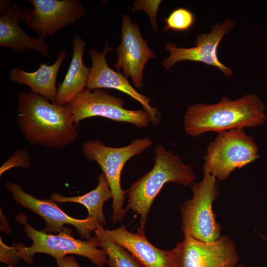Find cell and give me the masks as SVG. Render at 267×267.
Here are the masks:
<instances>
[{
    "mask_svg": "<svg viewBox=\"0 0 267 267\" xmlns=\"http://www.w3.org/2000/svg\"><path fill=\"white\" fill-rule=\"evenodd\" d=\"M31 157L25 150L14 151L0 168V176L6 171L14 167L27 169L30 165Z\"/></svg>",
    "mask_w": 267,
    "mask_h": 267,
    "instance_id": "obj_22",
    "label": "cell"
},
{
    "mask_svg": "<svg viewBox=\"0 0 267 267\" xmlns=\"http://www.w3.org/2000/svg\"><path fill=\"white\" fill-rule=\"evenodd\" d=\"M16 221L24 225L25 235L33 243L30 247L23 244L13 246L15 254L29 265L33 263V257L37 253L48 254L56 259L75 254L88 258L97 266L106 264L107 257L102 249L97 248L98 242L95 237L88 241L76 239L72 235V229L66 226L57 235L38 230L28 223L23 213L17 215Z\"/></svg>",
    "mask_w": 267,
    "mask_h": 267,
    "instance_id": "obj_4",
    "label": "cell"
},
{
    "mask_svg": "<svg viewBox=\"0 0 267 267\" xmlns=\"http://www.w3.org/2000/svg\"><path fill=\"white\" fill-rule=\"evenodd\" d=\"M258 148L254 137L244 129H235L218 133L214 140L209 144L205 163L204 174H211L219 180H225L236 169L258 159Z\"/></svg>",
    "mask_w": 267,
    "mask_h": 267,
    "instance_id": "obj_6",
    "label": "cell"
},
{
    "mask_svg": "<svg viewBox=\"0 0 267 267\" xmlns=\"http://www.w3.org/2000/svg\"><path fill=\"white\" fill-rule=\"evenodd\" d=\"M266 111L265 103L256 94L234 100L223 96L216 104L189 105L183 117L184 129L190 136L198 137L208 132L255 127L266 121Z\"/></svg>",
    "mask_w": 267,
    "mask_h": 267,
    "instance_id": "obj_2",
    "label": "cell"
},
{
    "mask_svg": "<svg viewBox=\"0 0 267 267\" xmlns=\"http://www.w3.org/2000/svg\"><path fill=\"white\" fill-rule=\"evenodd\" d=\"M94 232L98 247L107 257L106 264L109 267H144L129 251L114 243L103 226H99Z\"/></svg>",
    "mask_w": 267,
    "mask_h": 267,
    "instance_id": "obj_20",
    "label": "cell"
},
{
    "mask_svg": "<svg viewBox=\"0 0 267 267\" xmlns=\"http://www.w3.org/2000/svg\"><path fill=\"white\" fill-rule=\"evenodd\" d=\"M73 54L68 71L57 88L56 103L67 105L84 91L87 85L90 68L83 60L86 42L79 35L72 39Z\"/></svg>",
    "mask_w": 267,
    "mask_h": 267,
    "instance_id": "obj_18",
    "label": "cell"
},
{
    "mask_svg": "<svg viewBox=\"0 0 267 267\" xmlns=\"http://www.w3.org/2000/svg\"><path fill=\"white\" fill-rule=\"evenodd\" d=\"M66 56V51L61 50L53 64L49 65L42 63L34 72L25 71L18 67L11 68L9 70V80L19 85H26L33 92L44 97L53 103H56L57 77Z\"/></svg>",
    "mask_w": 267,
    "mask_h": 267,
    "instance_id": "obj_17",
    "label": "cell"
},
{
    "mask_svg": "<svg viewBox=\"0 0 267 267\" xmlns=\"http://www.w3.org/2000/svg\"><path fill=\"white\" fill-rule=\"evenodd\" d=\"M33 9L26 8L24 21L39 38L53 36L57 31L73 24L86 12L79 0H28Z\"/></svg>",
    "mask_w": 267,
    "mask_h": 267,
    "instance_id": "obj_10",
    "label": "cell"
},
{
    "mask_svg": "<svg viewBox=\"0 0 267 267\" xmlns=\"http://www.w3.org/2000/svg\"><path fill=\"white\" fill-rule=\"evenodd\" d=\"M112 193L109 182L103 172L98 177L96 187L90 192L81 196L68 197L58 193H53L49 197L51 201L58 203L73 202L85 206L88 211V217L95 219L103 226L105 223L103 212L104 203L112 199Z\"/></svg>",
    "mask_w": 267,
    "mask_h": 267,
    "instance_id": "obj_19",
    "label": "cell"
},
{
    "mask_svg": "<svg viewBox=\"0 0 267 267\" xmlns=\"http://www.w3.org/2000/svg\"><path fill=\"white\" fill-rule=\"evenodd\" d=\"M6 189L11 194L14 200L24 208L40 216L45 224L42 231L58 233L65 226H75L82 238L91 239L90 234L101 225L94 219L87 217L77 219L68 216L55 203L49 199H39L25 192L18 184L8 181L5 183ZM102 226V225H101Z\"/></svg>",
    "mask_w": 267,
    "mask_h": 267,
    "instance_id": "obj_9",
    "label": "cell"
},
{
    "mask_svg": "<svg viewBox=\"0 0 267 267\" xmlns=\"http://www.w3.org/2000/svg\"></svg>",
    "mask_w": 267,
    "mask_h": 267,
    "instance_id": "obj_28",
    "label": "cell"
},
{
    "mask_svg": "<svg viewBox=\"0 0 267 267\" xmlns=\"http://www.w3.org/2000/svg\"><path fill=\"white\" fill-rule=\"evenodd\" d=\"M260 236H261L262 238H263L264 239H266L267 241V237H265V236H262V235H260Z\"/></svg>",
    "mask_w": 267,
    "mask_h": 267,
    "instance_id": "obj_27",
    "label": "cell"
},
{
    "mask_svg": "<svg viewBox=\"0 0 267 267\" xmlns=\"http://www.w3.org/2000/svg\"><path fill=\"white\" fill-rule=\"evenodd\" d=\"M67 105L76 126L86 119L94 117L131 124L138 128L147 127L151 123L149 115L144 110L125 108L121 97L112 95L102 89L93 90L86 89Z\"/></svg>",
    "mask_w": 267,
    "mask_h": 267,
    "instance_id": "obj_8",
    "label": "cell"
},
{
    "mask_svg": "<svg viewBox=\"0 0 267 267\" xmlns=\"http://www.w3.org/2000/svg\"><path fill=\"white\" fill-rule=\"evenodd\" d=\"M0 1V45L16 53L35 50L50 58L49 46L43 39L28 36L20 27L24 21V11L15 2Z\"/></svg>",
    "mask_w": 267,
    "mask_h": 267,
    "instance_id": "obj_15",
    "label": "cell"
},
{
    "mask_svg": "<svg viewBox=\"0 0 267 267\" xmlns=\"http://www.w3.org/2000/svg\"><path fill=\"white\" fill-rule=\"evenodd\" d=\"M56 267H80L75 257L68 255L56 259Z\"/></svg>",
    "mask_w": 267,
    "mask_h": 267,
    "instance_id": "obj_25",
    "label": "cell"
},
{
    "mask_svg": "<svg viewBox=\"0 0 267 267\" xmlns=\"http://www.w3.org/2000/svg\"><path fill=\"white\" fill-rule=\"evenodd\" d=\"M15 122L33 146L62 149L74 143L77 126L67 105L53 103L32 91L17 95Z\"/></svg>",
    "mask_w": 267,
    "mask_h": 267,
    "instance_id": "obj_1",
    "label": "cell"
},
{
    "mask_svg": "<svg viewBox=\"0 0 267 267\" xmlns=\"http://www.w3.org/2000/svg\"><path fill=\"white\" fill-rule=\"evenodd\" d=\"M113 51L107 42L103 52H99L95 49L89 51L92 65L86 89L89 90L110 89L121 91L141 104L144 110L149 115L152 124L159 125L161 122V115L157 108L151 106L150 102L152 100L137 92L123 74L108 66L106 55Z\"/></svg>",
    "mask_w": 267,
    "mask_h": 267,
    "instance_id": "obj_14",
    "label": "cell"
},
{
    "mask_svg": "<svg viewBox=\"0 0 267 267\" xmlns=\"http://www.w3.org/2000/svg\"><path fill=\"white\" fill-rule=\"evenodd\" d=\"M122 39L116 48L118 58L114 67L132 80L138 89L143 87V71L145 64L157 55L148 46L140 33L138 25L128 14L122 17Z\"/></svg>",
    "mask_w": 267,
    "mask_h": 267,
    "instance_id": "obj_13",
    "label": "cell"
},
{
    "mask_svg": "<svg viewBox=\"0 0 267 267\" xmlns=\"http://www.w3.org/2000/svg\"><path fill=\"white\" fill-rule=\"evenodd\" d=\"M155 164L142 178L133 182L127 189L126 211L132 210L140 216V229L144 230L151 206L163 186L174 182L183 186L191 185L195 175L191 166L162 144L155 148Z\"/></svg>",
    "mask_w": 267,
    "mask_h": 267,
    "instance_id": "obj_3",
    "label": "cell"
},
{
    "mask_svg": "<svg viewBox=\"0 0 267 267\" xmlns=\"http://www.w3.org/2000/svg\"><path fill=\"white\" fill-rule=\"evenodd\" d=\"M175 247L177 267H234L239 255L234 243L227 236L212 242H204L185 235Z\"/></svg>",
    "mask_w": 267,
    "mask_h": 267,
    "instance_id": "obj_11",
    "label": "cell"
},
{
    "mask_svg": "<svg viewBox=\"0 0 267 267\" xmlns=\"http://www.w3.org/2000/svg\"><path fill=\"white\" fill-rule=\"evenodd\" d=\"M161 1V0H135L132 11L133 12L139 10L145 11L149 16L153 31H156L158 27L156 21L157 11Z\"/></svg>",
    "mask_w": 267,
    "mask_h": 267,
    "instance_id": "obj_23",
    "label": "cell"
},
{
    "mask_svg": "<svg viewBox=\"0 0 267 267\" xmlns=\"http://www.w3.org/2000/svg\"><path fill=\"white\" fill-rule=\"evenodd\" d=\"M0 262L9 267H15L20 259L15 254L13 247H8L0 241Z\"/></svg>",
    "mask_w": 267,
    "mask_h": 267,
    "instance_id": "obj_24",
    "label": "cell"
},
{
    "mask_svg": "<svg viewBox=\"0 0 267 267\" xmlns=\"http://www.w3.org/2000/svg\"><path fill=\"white\" fill-rule=\"evenodd\" d=\"M191 187L193 197L180 208L183 235L204 242H214L221 237L222 229L212 207L219 194L217 178L205 174L201 181L194 182Z\"/></svg>",
    "mask_w": 267,
    "mask_h": 267,
    "instance_id": "obj_7",
    "label": "cell"
},
{
    "mask_svg": "<svg viewBox=\"0 0 267 267\" xmlns=\"http://www.w3.org/2000/svg\"><path fill=\"white\" fill-rule=\"evenodd\" d=\"M164 21L166 23L164 31L171 30L183 32L189 30L194 25L195 18L191 11L181 7L173 10Z\"/></svg>",
    "mask_w": 267,
    "mask_h": 267,
    "instance_id": "obj_21",
    "label": "cell"
},
{
    "mask_svg": "<svg viewBox=\"0 0 267 267\" xmlns=\"http://www.w3.org/2000/svg\"><path fill=\"white\" fill-rule=\"evenodd\" d=\"M234 267H246V266H245L243 264H239V265H237L236 266H235Z\"/></svg>",
    "mask_w": 267,
    "mask_h": 267,
    "instance_id": "obj_26",
    "label": "cell"
},
{
    "mask_svg": "<svg viewBox=\"0 0 267 267\" xmlns=\"http://www.w3.org/2000/svg\"><path fill=\"white\" fill-rule=\"evenodd\" d=\"M152 144L148 137L136 138L125 146H107L98 140H88L82 145L84 157L90 162H95L101 168L110 187L112 195L113 222H120L126 215L123 203L128 190L121 185V175L126 163L139 155Z\"/></svg>",
    "mask_w": 267,
    "mask_h": 267,
    "instance_id": "obj_5",
    "label": "cell"
},
{
    "mask_svg": "<svg viewBox=\"0 0 267 267\" xmlns=\"http://www.w3.org/2000/svg\"><path fill=\"white\" fill-rule=\"evenodd\" d=\"M109 237L129 251L144 267H177V250L160 249L147 239L144 230L135 233L128 231L123 225L113 230L105 229Z\"/></svg>",
    "mask_w": 267,
    "mask_h": 267,
    "instance_id": "obj_16",
    "label": "cell"
},
{
    "mask_svg": "<svg viewBox=\"0 0 267 267\" xmlns=\"http://www.w3.org/2000/svg\"><path fill=\"white\" fill-rule=\"evenodd\" d=\"M234 26V22L230 18L221 24H215L212 26L210 33L197 35L194 46L192 47H178L173 43L166 44L165 48L170 55L163 60L162 66L169 70L175 63L181 61L202 62L217 67L225 76L231 77L233 71L219 59L218 47L223 37Z\"/></svg>",
    "mask_w": 267,
    "mask_h": 267,
    "instance_id": "obj_12",
    "label": "cell"
}]
</instances>
